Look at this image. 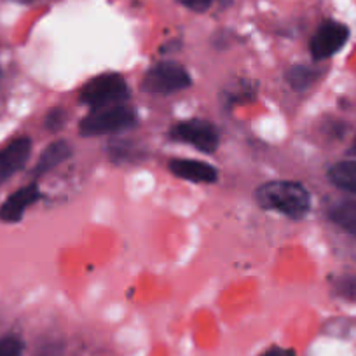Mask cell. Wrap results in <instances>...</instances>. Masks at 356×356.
<instances>
[{
  "mask_svg": "<svg viewBox=\"0 0 356 356\" xmlns=\"http://www.w3.org/2000/svg\"><path fill=\"white\" fill-rule=\"evenodd\" d=\"M255 197L260 208L278 211L293 220L306 217L311 208V197L306 187L286 180L264 184L257 189Z\"/></svg>",
  "mask_w": 356,
  "mask_h": 356,
  "instance_id": "6da1fadb",
  "label": "cell"
},
{
  "mask_svg": "<svg viewBox=\"0 0 356 356\" xmlns=\"http://www.w3.org/2000/svg\"><path fill=\"white\" fill-rule=\"evenodd\" d=\"M129 95L128 84L124 77L119 74H102L93 77L89 82H86L81 89V102L91 107L93 111L97 108L112 107V105H121Z\"/></svg>",
  "mask_w": 356,
  "mask_h": 356,
  "instance_id": "7a4b0ae2",
  "label": "cell"
},
{
  "mask_svg": "<svg viewBox=\"0 0 356 356\" xmlns=\"http://www.w3.org/2000/svg\"><path fill=\"white\" fill-rule=\"evenodd\" d=\"M136 124V114L124 105H112V107L97 108L86 115L79 124L82 136H102L112 133L124 131Z\"/></svg>",
  "mask_w": 356,
  "mask_h": 356,
  "instance_id": "3957f363",
  "label": "cell"
},
{
  "mask_svg": "<svg viewBox=\"0 0 356 356\" xmlns=\"http://www.w3.org/2000/svg\"><path fill=\"white\" fill-rule=\"evenodd\" d=\"M193 84L189 72L175 61H161L143 75L142 89L149 95H171Z\"/></svg>",
  "mask_w": 356,
  "mask_h": 356,
  "instance_id": "277c9868",
  "label": "cell"
},
{
  "mask_svg": "<svg viewBox=\"0 0 356 356\" xmlns=\"http://www.w3.org/2000/svg\"><path fill=\"white\" fill-rule=\"evenodd\" d=\"M170 136L177 142L189 143V145L196 147L197 150L207 154L215 152L218 147L217 128L211 122L200 121V119L178 122L171 128Z\"/></svg>",
  "mask_w": 356,
  "mask_h": 356,
  "instance_id": "5b68a950",
  "label": "cell"
},
{
  "mask_svg": "<svg viewBox=\"0 0 356 356\" xmlns=\"http://www.w3.org/2000/svg\"><path fill=\"white\" fill-rule=\"evenodd\" d=\"M348 26L337 22H325L311 40V53L314 60H325L334 56L348 42Z\"/></svg>",
  "mask_w": 356,
  "mask_h": 356,
  "instance_id": "8992f818",
  "label": "cell"
},
{
  "mask_svg": "<svg viewBox=\"0 0 356 356\" xmlns=\"http://www.w3.org/2000/svg\"><path fill=\"white\" fill-rule=\"evenodd\" d=\"M30 152H32V142L26 136L15 140L0 152V184L8 182L13 175L25 166Z\"/></svg>",
  "mask_w": 356,
  "mask_h": 356,
  "instance_id": "52a82bcc",
  "label": "cell"
},
{
  "mask_svg": "<svg viewBox=\"0 0 356 356\" xmlns=\"http://www.w3.org/2000/svg\"><path fill=\"white\" fill-rule=\"evenodd\" d=\"M40 197L39 187L35 184H30V186L22 187L19 191H16L11 197L2 203L0 207V220L8 222V224H15V222L22 220L23 213L26 211V208L30 204L35 203Z\"/></svg>",
  "mask_w": 356,
  "mask_h": 356,
  "instance_id": "ba28073f",
  "label": "cell"
},
{
  "mask_svg": "<svg viewBox=\"0 0 356 356\" xmlns=\"http://www.w3.org/2000/svg\"><path fill=\"white\" fill-rule=\"evenodd\" d=\"M170 171L175 177L194 184H213L218 177L217 170L211 164L196 159H171Z\"/></svg>",
  "mask_w": 356,
  "mask_h": 356,
  "instance_id": "9c48e42d",
  "label": "cell"
},
{
  "mask_svg": "<svg viewBox=\"0 0 356 356\" xmlns=\"http://www.w3.org/2000/svg\"><path fill=\"white\" fill-rule=\"evenodd\" d=\"M70 154H72V147L70 143L65 142V140H58V142L49 143V145L44 149V152L40 154L35 170H33V175H35V177H40V175L54 170L58 164H61L65 159H68Z\"/></svg>",
  "mask_w": 356,
  "mask_h": 356,
  "instance_id": "30bf717a",
  "label": "cell"
},
{
  "mask_svg": "<svg viewBox=\"0 0 356 356\" xmlns=\"http://www.w3.org/2000/svg\"><path fill=\"white\" fill-rule=\"evenodd\" d=\"M328 178L339 189L356 194V161H341L328 170Z\"/></svg>",
  "mask_w": 356,
  "mask_h": 356,
  "instance_id": "8fae6325",
  "label": "cell"
},
{
  "mask_svg": "<svg viewBox=\"0 0 356 356\" xmlns=\"http://www.w3.org/2000/svg\"><path fill=\"white\" fill-rule=\"evenodd\" d=\"M330 220L339 227L356 236V201H344L330 210Z\"/></svg>",
  "mask_w": 356,
  "mask_h": 356,
  "instance_id": "7c38bea8",
  "label": "cell"
},
{
  "mask_svg": "<svg viewBox=\"0 0 356 356\" xmlns=\"http://www.w3.org/2000/svg\"><path fill=\"white\" fill-rule=\"evenodd\" d=\"M318 77V72L313 70L309 67H302V65H297V67L290 68L286 79H289V84L292 86L296 91H306Z\"/></svg>",
  "mask_w": 356,
  "mask_h": 356,
  "instance_id": "4fadbf2b",
  "label": "cell"
},
{
  "mask_svg": "<svg viewBox=\"0 0 356 356\" xmlns=\"http://www.w3.org/2000/svg\"><path fill=\"white\" fill-rule=\"evenodd\" d=\"M23 348V341L15 335L0 339V356H22Z\"/></svg>",
  "mask_w": 356,
  "mask_h": 356,
  "instance_id": "5bb4252c",
  "label": "cell"
},
{
  "mask_svg": "<svg viewBox=\"0 0 356 356\" xmlns=\"http://www.w3.org/2000/svg\"><path fill=\"white\" fill-rule=\"evenodd\" d=\"M65 121H67L65 111H61V108H53V111H49V114L46 115V119H44V124H46V128L49 129V131H60V129L63 128Z\"/></svg>",
  "mask_w": 356,
  "mask_h": 356,
  "instance_id": "9a60e30c",
  "label": "cell"
},
{
  "mask_svg": "<svg viewBox=\"0 0 356 356\" xmlns=\"http://www.w3.org/2000/svg\"><path fill=\"white\" fill-rule=\"evenodd\" d=\"M337 293H341L342 297H348V299H355L356 297V276H346V278L339 280L337 285H335Z\"/></svg>",
  "mask_w": 356,
  "mask_h": 356,
  "instance_id": "2e32d148",
  "label": "cell"
},
{
  "mask_svg": "<svg viewBox=\"0 0 356 356\" xmlns=\"http://www.w3.org/2000/svg\"><path fill=\"white\" fill-rule=\"evenodd\" d=\"M215 0H182V4L186 6L187 9L196 13H204L213 6Z\"/></svg>",
  "mask_w": 356,
  "mask_h": 356,
  "instance_id": "e0dca14e",
  "label": "cell"
},
{
  "mask_svg": "<svg viewBox=\"0 0 356 356\" xmlns=\"http://www.w3.org/2000/svg\"><path fill=\"white\" fill-rule=\"evenodd\" d=\"M260 356H297L296 351L293 349H282V348H271V349H267L264 355Z\"/></svg>",
  "mask_w": 356,
  "mask_h": 356,
  "instance_id": "ac0fdd59",
  "label": "cell"
},
{
  "mask_svg": "<svg viewBox=\"0 0 356 356\" xmlns=\"http://www.w3.org/2000/svg\"><path fill=\"white\" fill-rule=\"evenodd\" d=\"M15 2H19V4H32L35 0H15Z\"/></svg>",
  "mask_w": 356,
  "mask_h": 356,
  "instance_id": "d6986e66",
  "label": "cell"
},
{
  "mask_svg": "<svg viewBox=\"0 0 356 356\" xmlns=\"http://www.w3.org/2000/svg\"><path fill=\"white\" fill-rule=\"evenodd\" d=\"M353 154H356V140H355V143H353Z\"/></svg>",
  "mask_w": 356,
  "mask_h": 356,
  "instance_id": "ffe728a7",
  "label": "cell"
}]
</instances>
